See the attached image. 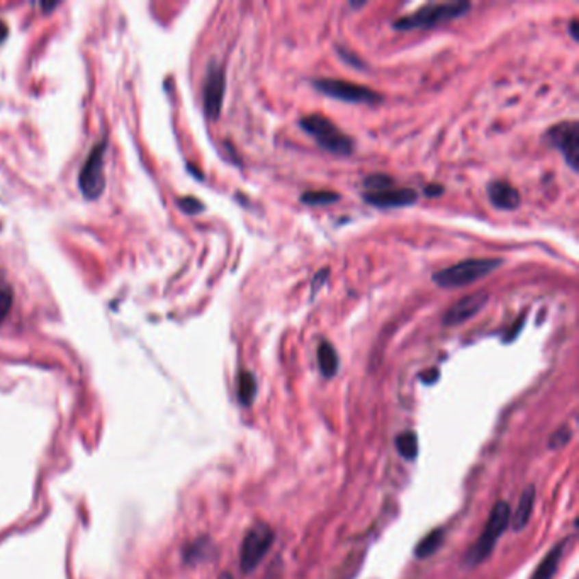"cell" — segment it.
Instances as JSON below:
<instances>
[{
    "mask_svg": "<svg viewBox=\"0 0 579 579\" xmlns=\"http://www.w3.org/2000/svg\"><path fill=\"white\" fill-rule=\"evenodd\" d=\"M338 365H340V360H338L337 350H335L330 342L323 340L318 345V367H320V372L326 379H331L333 376H337Z\"/></svg>",
    "mask_w": 579,
    "mask_h": 579,
    "instance_id": "15",
    "label": "cell"
},
{
    "mask_svg": "<svg viewBox=\"0 0 579 579\" xmlns=\"http://www.w3.org/2000/svg\"><path fill=\"white\" fill-rule=\"evenodd\" d=\"M224 97V70L216 63H211L204 80V111L207 118L218 119L221 114Z\"/></svg>",
    "mask_w": 579,
    "mask_h": 579,
    "instance_id": "9",
    "label": "cell"
},
{
    "mask_svg": "<svg viewBox=\"0 0 579 579\" xmlns=\"http://www.w3.org/2000/svg\"><path fill=\"white\" fill-rule=\"evenodd\" d=\"M398 454L406 461H415L416 454H418V439L413 432H402L394 440Z\"/></svg>",
    "mask_w": 579,
    "mask_h": 579,
    "instance_id": "18",
    "label": "cell"
},
{
    "mask_svg": "<svg viewBox=\"0 0 579 579\" xmlns=\"http://www.w3.org/2000/svg\"><path fill=\"white\" fill-rule=\"evenodd\" d=\"M218 579H235V578H233L229 573H223V574H220V578H218Z\"/></svg>",
    "mask_w": 579,
    "mask_h": 579,
    "instance_id": "28",
    "label": "cell"
},
{
    "mask_svg": "<svg viewBox=\"0 0 579 579\" xmlns=\"http://www.w3.org/2000/svg\"><path fill=\"white\" fill-rule=\"evenodd\" d=\"M488 197L493 203V206L503 211L517 209L522 203L520 192L511 183L504 182V180H494V182L489 183Z\"/></svg>",
    "mask_w": 579,
    "mask_h": 579,
    "instance_id": "12",
    "label": "cell"
},
{
    "mask_svg": "<svg viewBox=\"0 0 579 579\" xmlns=\"http://www.w3.org/2000/svg\"><path fill=\"white\" fill-rule=\"evenodd\" d=\"M442 543L443 530L442 528H433V530L423 537L418 542V545L415 547V557H418V559H428V557H432L433 554L440 549Z\"/></svg>",
    "mask_w": 579,
    "mask_h": 579,
    "instance_id": "16",
    "label": "cell"
},
{
    "mask_svg": "<svg viewBox=\"0 0 579 579\" xmlns=\"http://www.w3.org/2000/svg\"><path fill=\"white\" fill-rule=\"evenodd\" d=\"M363 199L376 207H402L411 206L418 199L415 189H384L376 192H365Z\"/></svg>",
    "mask_w": 579,
    "mask_h": 579,
    "instance_id": "11",
    "label": "cell"
},
{
    "mask_svg": "<svg viewBox=\"0 0 579 579\" xmlns=\"http://www.w3.org/2000/svg\"><path fill=\"white\" fill-rule=\"evenodd\" d=\"M501 266H503L501 259H465L455 266L437 272L433 281L443 289L465 287L489 275Z\"/></svg>",
    "mask_w": 579,
    "mask_h": 579,
    "instance_id": "4",
    "label": "cell"
},
{
    "mask_svg": "<svg viewBox=\"0 0 579 579\" xmlns=\"http://www.w3.org/2000/svg\"><path fill=\"white\" fill-rule=\"evenodd\" d=\"M571 437H573V432H571L569 426H561L559 430H556V432H554L552 435H550L549 447L550 448H561V447H564L567 442H569Z\"/></svg>",
    "mask_w": 579,
    "mask_h": 579,
    "instance_id": "22",
    "label": "cell"
},
{
    "mask_svg": "<svg viewBox=\"0 0 579 579\" xmlns=\"http://www.w3.org/2000/svg\"><path fill=\"white\" fill-rule=\"evenodd\" d=\"M7 34H9V27H7V24L3 23L2 19H0V43H2V41L5 40Z\"/></svg>",
    "mask_w": 579,
    "mask_h": 579,
    "instance_id": "26",
    "label": "cell"
},
{
    "mask_svg": "<svg viewBox=\"0 0 579 579\" xmlns=\"http://www.w3.org/2000/svg\"><path fill=\"white\" fill-rule=\"evenodd\" d=\"M340 199L337 192L331 190H308L301 196V201L308 206H326V204H333Z\"/></svg>",
    "mask_w": 579,
    "mask_h": 579,
    "instance_id": "19",
    "label": "cell"
},
{
    "mask_svg": "<svg viewBox=\"0 0 579 579\" xmlns=\"http://www.w3.org/2000/svg\"><path fill=\"white\" fill-rule=\"evenodd\" d=\"M394 183V180L389 177V175H384V174H372L369 175L365 180H363V185L367 187V192H376V190H384V189H389L391 185Z\"/></svg>",
    "mask_w": 579,
    "mask_h": 579,
    "instance_id": "21",
    "label": "cell"
},
{
    "mask_svg": "<svg viewBox=\"0 0 579 579\" xmlns=\"http://www.w3.org/2000/svg\"><path fill=\"white\" fill-rule=\"evenodd\" d=\"M425 194L430 197L440 196V194H443V187L439 185V183H432V185L425 187Z\"/></svg>",
    "mask_w": 579,
    "mask_h": 579,
    "instance_id": "25",
    "label": "cell"
},
{
    "mask_svg": "<svg viewBox=\"0 0 579 579\" xmlns=\"http://www.w3.org/2000/svg\"><path fill=\"white\" fill-rule=\"evenodd\" d=\"M569 31H571V36L574 38V40H579V36H578V19H573L571 21V24H569Z\"/></svg>",
    "mask_w": 579,
    "mask_h": 579,
    "instance_id": "27",
    "label": "cell"
},
{
    "mask_svg": "<svg viewBox=\"0 0 579 579\" xmlns=\"http://www.w3.org/2000/svg\"><path fill=\"white\" fill-rule=\"evenodd\" d=\"M299 126L305 129L306 133L311 134L323 150L330 151V153L342 155V157H348L354 153L355 143L348 134H345L338 128L335 123H331L326 116L323 114H308L301 118Z\"/></svg>",
    "mask_w": 579,
    "mask_h": 579,
    "instance_id": "2",
    "label": "cell"
},
{
    "mask_svg": "<svg viewBox=\"0 0 579 579\" xmlns=\"http://www.w3.org/2000/svg\"><path fill=\"white\" fill-rule=\"evenodd\" d=\"M104 155H105V141L95 144L92 148L90 155L87 157L82 170L79 175V187L87 199H97L101 197L102 190L105 187L104 175Z\"/></svg>",
    "mask_w": 579,
    "mask_h": 579,
    "instance_id": "7",
    "label": "cell"
},
{
    "mask_svg": "<svg viewBox=\"0 0 579 579\" xmlns=\"http://www.w3.org/2000/svg\"><path fill=\"white\" fill-rule=\"evenodd\" d=\"M488 292L485 291H478L469 296H464V298L459 299L457 303H454V305L447 309L442 318V323L446 324V326H455V324H461L464 323V321L471 320L472 316H476V314L488 305Z\"/></svg>",
    "mask_w": 579,
    "mask_h": 579,
    "instance_id": "10",
    "label": "cell"
},
{
    "mask_svg": "<svg viewBox=\"0 0 579 579\" xmlns=\"http://www.w3.org/2000/svg\"><path fill=\"white\" fill-rule=\"evenodd\" d=\"M567 545V540H563V542L557 543L556 547L549 550L545 557L542 559V563L539 564V567L532 574V579H552L554 574L559 569V563L563 559L564 547Z\"/></svg>",
    "mask_w": 579,
    "mask_h": 579,
    "instance_id": "14",
    "label": "cell"
},
{
    "mask_svg": "<svg viewBox=\"0 0 579 579\" xmlns=\"http://www.w3.org/2000/svg\"><path fill=\"white\" fill-rule=\"evenodd\" d=\"M337 49H338V53H340V56L345 60V62L352 63V65H357V66H362L363 65V63H360L359 60H355L354 56H352V55H354V53L347 51V49H344V48H342V46H338Z\"/></svg>",
    "mask_w": 579,
    "mask_h": 579,
    "instance_id": "24",
    "label": "cell"
},
{
    "mask_svg": "<svg viewBox=\"0 0 579 579\" xmlns=\"http://www.w3.org/2000/svg\"><path fill=\"white\" fill-rule=\"evenodd\" d=\"M314 89L326 94L328 97L338 99L344 102H352V104H377L383 101V95L379 92L369 89L365 86L347 82V80L338 79H316L313 80Z\"/></svg>",
    "mask_w": 579,
    "mask_h": 579,
    "instance_id": "6",
    "label": "cell"
},
{
    "mask_svg": "<svg viewBox=\"0 0 579 579\" xmlns=\"http://www.w3.org/2000/svg\"><path fill=\"white\" fill-rule=\"evenodd\" d=\"M471 9V3L465 0H450V2H432L423 5L422 9L415 10L409 16L400 17L394 21V29L411 31L423 29V27H433L439 24L447 23V21L455 19V17L464 16Z\"/></svg>",
    "mask_w": 579,
    "mask_h": 579,
    "instance_id": "1",
    "label": "cell"
},
{
    "mask_svg": "<svg viewBox=\"0 0 579 579\" xmlns=\"http://www.w3.org/2000/svg\"><path fill=\"white\" fill-rule=\"evenodd\" d=\"M547 141L563 153L566 164L578 172L579 167V123L563 121L552 126L545 134Z\"/></svg>",
    "mask_w": 579,
    "mask_h": 579,
    "instance_id": "8",
    "label": "cell"
},
{
    "mask_svg": "<svg viewBox=\"0 0 579 579\" xmlns=\"http://www.w3.org/2000/svg\"><path fill=\"white\" fill-rule=\"evenodd\" d=\"M534 504H535V486L530 485L524 489L522 493L520 501L517 504V510L513 511V515L510 517V525L515 532L524 530L525 527L530 522L532 513H534Z\"/></svg>",
    "mask_w": 579,
    "mask_h": 579,
    "instance_id": "13",
    "label": "cell"
},
{
    "mask_svg": "<svg viewBox=\"0 0 579 579\" xmlns=\"http://www.w3.org/2000/svg\"><path fill=\"white\" fill-rule=\"evenodd\" d=\"M510 517L511 508L506 501H498L491 510V515L488 518L485 530L478 542L474 543L472 549H469L467 556H465V566H478L483 561L488 559L489 554L494 550V545L498 543L500 537L503 532L510 527Z\"/></svg>",
    "mask_w": 579,
    "mask_h": 579,
    "instance_id": "3",
    "label": "cell"
},
{
    "mask_svg": "<svg viewBox=\"0 0 579 579\" xmlns=\"http://www.w3.org/2000/svg\"><path fill=\"white\" fill-rule=\"evenodd\" d=\"M12 303H14L12 285L9 284L5 275L0 272V321L5 320V316L9 314L10 308H12Z\"/></svg>",
    "mask_w": 579,
    "mask_h": 579,
    "instance_id": "20",
    "label": "cell"
},
{
    "mask_svg": "<svg viewBox=\"0 0 579 579\" xmlns=\"http://www.w3.org/2000/svg\"><path fill=\"white\" fill-rule=\"evenodd\" d=\"M257 396L255 376L248 370H243L238 377V400L243 406H250Z\"/></svg>",
    "mask_w": 579,
    "mask_h": 579,
    "instance_id": "17",
    "label": "cell"
},
{
    "mask_svg": "<svg viewBox=\"0 0 579 579\" xmlns=\"http://www.w3.org/2000/svg\"><path fill=\"white\" fill-rule=\"evenodd\" d=\"M274 543V530L267 524H257L246 532L240 549V566L245 574L253 573Z\"/></svg>",
    "mask_w": 579,
    "mask_h": 579,
    "instance_id": "5",
    "label": "cell"
},
{
    "mask_svg": "<svg viewBox=\"0 0 579 579\" xmlns=\"http://www.w3.org/2000/svg\"><path fill=\"white\" fill-rule=\"evenodd\" d=\"M179 206L182 207L183 213L187 214H197L201 213V211H204L203 203L197 201L196 197H182V199L179 201Z\"/></svg>",
    "mask_w": 579,
    "mask_h": 579,
    "instance_id": "23",
    "label": "cell"
}]
</instances>
